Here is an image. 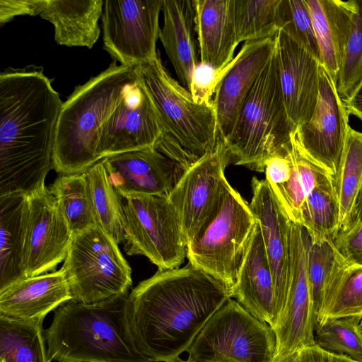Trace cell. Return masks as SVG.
<instances>
[{"mask_svg": "<svg viewBox=\"0 0 362 362\" xmlns=\"http://www.w3.org/2000/svg\"><path fill=\"white\" fill-rule=\"evenodd\" d=\"M256 224L249 204L227 182L218 211L187 245L189 263L221 284L232 298Z\"/></svg>", "mask_w": 362, "mask_h": 362, "instance_id": "7", "label": "cell"}, {"mask_svg": "<svg viewBox=\"0 0 362 362\" xmlns=\"http://www.w3.org/2000/svg\"><path fill=\"white\" fill-rule=\"evenodd\" d=\"M102 160L110 183L124 199L168 195L185 171L155 147L117 153Z\"/></svg>", "mask_w": 362, "mask_h": 362, "instance_id": "18", "label": "cell"}, {"mask_svg": "<svg viewBox=\"0 0 362 362\" xmlns=\"http://www.w3.org/2000/svg\"><path fill=\"white\" fill-rule=\"evenodd\" d=\"M230 64L223 69H217L200 62L194 68L189 91L196 103L214 105L212 96H214L217 86L228 70Z\"/></svg>", "mask_w": 362, "mask_h": 362, "instance_id": "40", "label": "cell"}, {"mask_svg": "<svg viewBox=\"0 0 362 362\" xmlns=\"http://www.w3.org/2000/svg\"><path fill=\"white\" fill-rule=\"evenodd\" d=\"M170 362H192V361H189L187 360L184 361V360L181 359L180 357H177L175 359H174Z\"/></svg>", "mask_w": 362, "mask_h": 362, "instance_id": "47", "label": "cell"}, {"mask_svg": "<svg viewBox=\"0 0 362 362\" xmlns=\"http://www.w3.org/2000/svg\"><path fill=\"white\" fill-rule=\"evenodd\" d=\"M230 158L218 137L215 148L185 171L168 194L181 222L187 245L220 207Z\"/></svg>", "mask_w": 362, "mask_h": 362, "instance_id": "12", "label": "cell"}, {"mask_svg": "<svg viewBox=\"0 0 362 362\" xmlns=\"http://www.w3.org/2000/svg\"><path fill=\"white\" fill-rule=\"evenodd\" d=\"M103 5V0H47L40 17L54 25L57 44L90 49L100 34Z\"/></svg>", "mask_w": 362, "mask_h": 362, "instance_id": "25", "label": "cell"}, {"mask_svg": "<svg viewBox=\"0 0 362 362\" xmlns=\"http://www.w3.org/2000/svg\"><path fill=\"white\" fill-rule=\"evenodd\" d=\"M113 62L78 86L62 104L54 135L53 169L59 174L84 173L100 160L102 128L127 89L137 81L135 67Z\"/></svg>", "mask_w": 362, "mask_h": 362, "instance_id": "4", "label": "cell"}, {"mask_svg": "<svg viewBox=\"0 0 362 362\" xmlns=\"http://www.w3.org/2000/svg\"><path fill=\"white\" fill-rule=\"evenodd\" d=\"M295 129L284 105L274 47L223 141L230 163L264 172L267 160L286 148Z\"/></svg>", "mask_w": 362, "mask_h": 362, "instance_id": "5", "label": "cell"}, {"mask_svg": "<svg viewBox=\"0 0 362 362\" xmlns=\"http://www.w3.org/2000/svg\"><path fill=\"white\" fill-rule=\"evenodd\" d=\"M332 239L312 242L308 250V274L317 315L339 259Z\"/></svg>", "mask_w": 362, "mask_h": 362, "instance_id": "39", "label": "cell"}, {"mask_svg": "<svg viewBox=\"0 0 362 362\" xmlns=\"http://www.w3.org/2000/svg\"><path fill=\"white\" fill-rule=\"evenodd\" d=\"M275 36L245 42L217 86L213 104L223 142L232 132L246 98L274 52Z\"/></svg>", "mask_w": 362, "mask_h": 362, "instance_id": "20", "label": "cell"}, {"mask_svg": "<svg viewBox=\"0 0 362 362\" xmlns=\"http://www.w3.org/2000/svg\"><path fill=\"white\" fill-rule=\"evenodd\" d=\"M62 104L42 66L1 73L0 196L45 185Z\"/></svg>", "mask_w": 362, "mask_h": 362, "instance_id": "1", "label": "cell"}, {"mask_svg": "<svg viewBox=\"0 0 362 362\" xmlns=\"http://www.w3.org/2000/svg\"><path fill=\"white\" fill-rule=\"evenodd\" d=\"M192 362H272L273 329L229 298L209 318L187 351Z\"/></svg>", "mask_w": 362, "mask_h": 362, "instance_id": "8", "label": "cell"}, {"mask_svg": "<svg viewBox=\"0 0 362 362\" xmlns=\"http://www.w3.org/2000/svg\"><path fill=\"white\" fill-rule=\"evenodd\" d=\"M356 316L329 317L317 321L315 342L320 349L344 354L357 362H362V334Z\"/></svg>", "mask_w": 362, "mask_h": 362, "instance_id": "36", "label": "cell"}, {"mask_svg": "<svg viewBox=\"0 0 362 362\" xmlns=\"http://www.w3.org/2000/svg\"><path fill=\"white\" fill-rule=\"evenodd\" d=\"M72 235L98 226L85 173L59 174L49 187Z\"/></svg>", "mask_w": 362, "mask_h": 362, "instance_id": "30", "label": "cell"}, {"mask_svg": "<svg viewBox=\"0 0 362 362\" xmlns=\"http://www.w3.org/2000/svg\"><path fill=\"white\" fill-rule=\"evenodd\" d=\"M275 49L284 105L296 129L313 114L321 63L281 30L275 36Z\"/></svg>", "mask_w": 362, "mask_h": 362, "instance_id": "19", "label": "cell"}, {"mask_svg": "<svg viewBox=\"0 0 362 362\" xmlns=\"http://www.w3.org/2000/svg\"><path fill=\"white\" fill-rule=\"evenodd\" d=\"M362 185V132L349 127L334 186L339 206V230L350 221Z\"/></svg>", "mask_w": 362, "mask_h": 362, "instance_id": "34", "label": "cell"}, {"mask_svg": "<svg viewBox=\"0 0 362 362\" xmlns=\"http://www.w3.org/2000/svg\"><path fill=\"white\" fill-rule=\"evenodd\" d=\"M361 79L362 0H351L349 31L337 81V90L342 100L349 97Z\"/></svg>", "mask_w": 362, "mask_h": 362, "instance_id": "37", "label": "cell"}, {"mask_svg": "<svg viewBox=\"0 0 362 362\" xmlns=\"http://www.w3.org/2000/svg\"><path fill=\"white\" fill-rule=\"evenodd\" d=\"M162 4L163 0L104 1V49L120 65L136 67L157 57Z\"/></svg>", "mask_w": 362, "mask_h": 362, "instance_id": "11", "label": "cell"}, {"mask_svg": "<svg viewBox=\"0 0 362 362\" xmlns=\"http://www.w3.org/2000/svg\"><path fill=\"white\" fill-rule=\"evenodd\" d=\"M291 277L285 309L273 330L277 360L292 352L315 345L317 313L308 274L310 238L305 228L290 221Z\"/></svg>", "mask_w": 362, "mask_h": 362, "instance_id": "13", "label": "cell"}, {"mask_svg": "<svg viewBox=\"0 0 362 362\" xmlns=\"http://www.w3.org/2000/svg\"><path fill=\"white\" fill-rule=\"evenodd\" d=\"M232 297L252 315L274 325L275 294L273 278L262 232L257 222L240 267Z\"/></svg>", "mask_w": 362, "mask_h": 362, "instance_id": "23", "label": "cell"}, {"mask_svg": "<svg viewBox=\"0 0 362 362\" xmlns=\"http://www.w3.org/2000/svg\"><path fill=\"white\" fill-rule=\"evenodd\" d=\"M47 0H0V24L10 21L16 16L41 15Z\"/></svg>", "mask_w": 362, "mask_h": 362, "instance_id": "42", "label": "cell"}, {"mask_svg": "<svg viewBox=\"0 0 362 362\" xmlns=\"http://www.w3.org/2000/svg\"><path fill=\"white\" fill-rule=\"evenodd\" d=\"M26 194L0 196V291L25 277L22 250Z\"/></svg>", "mask_w": 362, "mask_h": 362, "instance_id": "27", "label": "cell"}, {"mask_svg": "<svg viewBox=\"0 0 362 362\" xmlns=\"http://www.w3.org/2000/svg\"><path fill=\"white\" fill-rule=\"evenodd\" d=\"M299 351L292 352L272 362H300Z\"/></svg>", "mask_w": 362, "mask_h": 362, "instance_id": "46", "label": "cell"}, {"mask_svg": "<svg viewBox=\"0 0 362 362\" xmlns=\"http://www.w3.org/2000/svg\"><path fill=\"white\" fill-rule=\"evenodd\" d=\"M300 224L312 242L334 239L339 230V206L334 180L317 185L305 198L300 210Z\"/></svg>", "mask_w": 362, "mask_h": 362, "instance_id": "33", "label": "cell"}, {"mask_svg": "<svg viewBox=\"0 0 362 362\" xmlns=\"http://www.w3.org/2000/svg\"><path fill=\"white\" fill-rule=\"evenodd\" d=\"M343 102L349 114L362 121V79L349 97Z\"/></svg>", "mask_w": 362, "mask_h": 362, "instance_id": "44", "label": "cell"}, {"mask_svg": "<svg viewBox=\"0 0 362 362\" xmlns=\"http://www.w3.org/2000/svg\"><path fill=\"white\" fill-rule=\"evenodd\" d=\"M288 153L292 164L291 175L281 186L270 189L288 219L300 224V210L307 196L317 185L333 178L304 153L295 130L291 135Z\"/></svg>", "mask_w": 362, "mask_h": 362, "instance_id": "28", "label": "cell"}, {"mask_svg": "<svg viewBox=\"0 0 362 362\" xmlns=\"http://www.w3.org/2000/svg\"><path fill=\"white\" fill-rule=\"evenodd\" d=\"M252 197L249 206L259 226L269 262L275 294L274 325L287 302L291 258L290 220L281 207L265 180H252Z\"/></svg>", "mask_w": 362, "mask_h": 362, "instance_id": "17", "label": "cell"}, {"mask_svg": "<svg viewBox=\"0 0 362 362\" xmlns=\"http://www.w3.org/2000/svg\"><path fill=\"white\" fill-rule=\"evenodd\" d=\"M229 298L221 284L189 263L158 269L128 296L129 323L139 350L151 362L175 359Z\"/></svg>", "mask_w": 362, "mask_h": 362, "instance_id": "2", "label": "cell"}, {"mask_svg": "<svg viewBox=\"0 0 362 362\" xmlns=\"http://www.w3.org/2000/svg\"><path fill=\"white\" fill-rule=\"evenodd\" d=\"M200 62L223 69L233 59L236 39L233 0H194Z\"/></svg>", "mask_w": 362, "mask_h": 362, "instance_id": "24", "label": "cell"}, {"mask_svg": "<svg viewBox=\"0 0 362 362\" xmlns=\"http://www.w3.org/2000/svg\"><path fill=\"white\" fill-rule=\"evenodd\" d=\"M72 237L49 188L44 185L26 194L21 264L25 277L55 271Z\"/></svg>", "mask_w": 362, "mask_h": 362, "instance_id": "14", "label": "cell"}, {"mask_svg": "<svg viewBox=\"0 0 362 362\" xmlns=\"http://www.w3.org/2000/svg\"><path fill=\"white\" fill-rule=\"evenodd\" d=\"M321 63L337 83L349 31L351 0H305Z\"/></svg>", "mask_w": 362, "mask_h": 362, "instance_id": "26", "label": "cell"}, {"mask_svg": "<svg viewBox=\"0 0 362 362\" xmlns=\"http://www.w3.org/2000/svg\"><path fill=\"white\" fill-rule=\"evenodd\" d=\"M360 223H362V185L356 199L349 223L345 229Z\"/></svg>", "mask_w": 362, "mask_h": 362, "instance_id": "45", "label": "cell"}, {"mask_svg": "<svg viewBox=\"0 0 362 362\" xmlns=\"http://www.w3.org/2000/svg\"><path fill=\"white\" fill-rule=\"evenodd\" d=\"M125 200L126 254L144 255L158 269L178 268L187 257V243L168 195H139Z\"/></svg>", "mask_w": 362, "mask_h": 362, "instance_id": "10", "label": "cell"}, {"mask_svg": "<svg viewBox=\"0 0 362 362\" xmlns=\"http://www.w3.org/2000/svg\"><path fill=\"white\" fill-rule=\"evenodd\" d=\"M160 39L177 78L189 90L194 68L200 64L194 0H163Z\"/></svg>", "mask_w": 362, "mask_h": 362, "instance_id": "22", "label": "cell"}, {"mask_svg": "<svg viewBox=\"0 0 362 362\" xmlns=\"http://www.w3.org/2000/svg\"><path fill=\"white\" fill-rule=\"evenodd\" d=\"M98 226L118 245L124 243L123 204L110 183L103 160L85 172Z\"/></svg>", "mask_w": 362, "mask_h": 362, "instance_id": "32", "label": "cell"}, {"mask_svg": "<svg viewBox=\"0 0 362 362\" xmlns=\"http://www.w3.org/2000/svg\"><path fill=\"white\" fill-rule=\"evenodd\" d=\"M233 1L234 23L238 44L276 35L280 0Z\"/></svg>", "mask_w": 362, "mask_h": 362, "instance_id": "35", "label": "cell"}, {"mask_svg": "<svg viewBox=\"0 0 362 362\" xmlns=\"http://www.w3.org/2000/svg\"><path fill=\"white\" fill-rule=\"evenodd\" d=\"M128 296L95 303L71 299L58 307L44 334L50 361L151 362L132 334Z\"/></svg>", "mask_w": 362, "mask_h": 362, "instance_id": "3", "label": "cell"}, {"mask_svg": "<svg viewBox=\"0 0 362 362\" xmlns=\"http://www.w3.org/2000/svg\"><path fill=\"white\" fill-rule=\"evenodd\" d=\"M64 261L75 301L95 303L126 295L132 285L131 267L118 244L98 226L72 237Z\"/></svg>", "mask_w": 362, "mask_h": 362, "instance_id": "9", "label": "cell"}, {"mask_svg": "<svg viewBox=\"0 0 362 362\" xmlns=\"http://www.w3.org/2000/svg\"><path fill=\"white\" fill-rule=\"evenodd\" d=\"M347 316L362 318V266L349 264L339 255L317 321Z\"/></svg>", "mask_w": 362, "mask_h": 362, "instance_id": "29", "label": "cell"}, {"mask_svg": "<svg viewBox=\"0 0 362 362\" xmlns=\"http://www.w3.org/2000/svg\"><path fill=\"white\" fill-rule=\"evenodd\" d=\"M278 26L279 30L286 33L321 63L311 16L305 0H280Z\"/></svg>", "mask_w": 362, "mask_h": 362, "instance_id": "38", "label": "cell"}, {"mask_svg": "<svg viewBox=\"0 0 362 362\" xmlns=\"http://www.w3.org/2000/svg\"><path fill=\"white\" fill-rule=\"evenodd\" d=\"M299 354L300 362H357L344 354L325 351L317 345L301 349Z\"/></svg>", "mask_w": 362, "mask_h": 362, "instance_id": "43", "label": "cell"}, {"mask_svg": "<svg viewBox=\"0 0 362 362\" xmlns=\"http://www.w3.org/2000/svg\"><path fill=\"white\" fill-rule=\"evenodd\" d=\"M42 325L0 315V362H51Z\"/></svg>", "mask_w": 362, "mask_h": 362, "instance_id": "31", "label": "cell"}, {"mask_svg": "<svg viewBox=\"0 0 362 362\" xmlns=\"http://www.w3.org/2000/svg\"><path fill=\"white\" fill-rule=\"evenodd\" d=\"M165 132L151 100L137 78L103 125L98 156L101 160L117 153L153 148Z\"/></svg>", "mask_w": 362, "mask_h": 362, "instance_id": "16", "label": "cell"}, {"mask_svg": "<svg viewBox=\"0 0 362 362\" xmlns=\"http://www.w3.org/2000/svg\"><path fill=\"white\" fill-rule=\"evenodd\" d=\"M349 114L340 98L337 83L320 64L319 93L308 122L295 129L304 153L333 178L338 173L345 145Z\"/></svg>", "mask_w": 362, "mask_h": 362, "instance_id": "15", "label": "cell"}, {"mask_svg": "<svg viewBox=\"0 0 362 362\" xmlns=\"http://www.w3.org/2000/svg\"><path fill=\"white\" fill-rule=\"evenodd\" d=\"M71 298L66 272L62 267L24 277L0 291V315L42 322L50 311Z\"/></svg>", "mask_w": 362, "mask_h": 362, "instance_id": "21", "label": "cell"}, {"mask_svg": "<svg viewBox=\"0 0 362 362\" xmlns=\"http://www.w3.org/2000/svg\"><path fill=\"white\" fill-rule=\"evenodd\" d=\"M332 241L347 264L362 266V223L339 230Z\"/></svg>", "mask_w": 362, "mask_h": 362, "instance_id": "41", "label": "cell"}, {"mask_svg": "<svg viewBox=\"0 0 362 362\" xmlns=\"http://www.w3.org/2000/svg\"><path fill=\"white\" fill-rule=\"evenodd\" d=\"M134 70L165 132L180 146L189 168L217 144L214 106L196 103L190 92L170 76L158 54Z\"/></svg>", "mask_w": 362, "mask_h": 362, "instance_id": "6", "label": "cell"}, {"mask_svg": "<svg viewBox=\"0 0 362 362\" xmlns=\"http://www.w3.org/2000/svg\"><path fill=\"white\" fill-rule=\"evenodd\" d=\"M359 327H360V330H361V332L362 334V318L360 321V323H359Z\"/></svg>", "mask_w": 362, "mask_h": 362, "instance_id": "48", "label": "cell"}]
</instances>
